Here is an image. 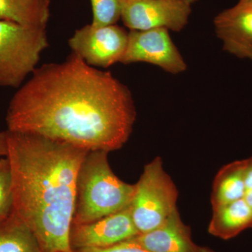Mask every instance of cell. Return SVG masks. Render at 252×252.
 <instances>
[{"mask_svg": "<svg viewBox=\"0 0 252 252\" xmlns=\"http://www.w3.org/2000/svg\"><path fill=\"white\" fill-rule=\"evenodd\" d=\"M172 1H180V2L185 3V4L192 5L196 2L198 0H172Z\"/></svg>", "mask_w": 252, "mask_h": 252, "instance_id": "cell-22", "label": "cell"}, {"mask_svg": "<svg viewBox=\"0 0 252 252\" xmlns=\"http://www.w3.org/2000/svg\"><path fill=\"white\" fill-rule=\"evenodd\" d=\"M128 43V32L117 25L78 29L68 41L72 52L92 67L107 68L120 63Z\"/></svg>", "mask_w": 252, "mask_h": 252, "instance_id": "cell-6", "label": "cell"}, {"mask_svg": "<svg viewBox=\"0 0 252 252\" xmlns=\"http://www.w3.org/2000/svg\"><path fill=\"white\" fill-rule=\"evenodd\" d=\"M214 25L225 51L252 61V4L239 1L217 15Z\"/></svg>", "mask_w": 252, "mask_h": 252, "instance_id": "cell-10", "label": "cell"}, {"mask_svg": "<svg viewBox=\"0 0 252 252\" xmlns=\"http://www.w3.org/2000/svg\"><path fill=\"white\" fill-rule=\"evenodd\" d=\"M240 2L252 3V0H240Z\"/></svg>", "mask_w": 252, "mask_h": 252, "instance_id": "cell-23", "label": "cell"}, {"mask_svg": "<svg viewBox=\"0 0 252 252\" xmlns=\"http://www.w3.org/2000/svg\"><path fill=\"white\" fill-rule=\"evenodd\" d=\"M109 152L89 151L76 182L72 225L92 223L130 206L135 185L121 180L109 165Z\"/></svg>", "mask_w": 252, "mask_h": 252, "instance_id": "cell-3", "label": "cell"}, {"mask_svg": "<svg viewBox=\"0 0 252 252\" xmlns=\"http://www.w3.org/2000/svg\"><path fill=\"white\" fill-rule=\"evenodd\" d=\"M246 193L245 160L227 164L220 169L214 180L212 209L244 198Z\"/></svg>", "mask_w": 252, "mask_h": 252, "instance_id": "cell-13", "label": "cell"}, {"mask_svg": "<svg viewBox=\"0 0 252 252\" xmlns=\"http://www.w3.org/2000/svg\"><path fill=\"white\" fill-rule=\"evenodd\" d=\"M49 45L46 27L0 20V86L21 87Z\"/></svg>", "mask_w": 252, "mask_h": 252, "instance_id": "cell-4", "label": "cell"}, {"mask_svg": "<svg viewBox=\"0 0 252 252\" xmlns=\"http://www.w3.org/2000/svg\"><path fill=\"white\" fill-rule=\"evenodd\" d=\"M51 0H0V20L46 27Z\"/></svg>", "mask_w": 252, "mask_h": 252, "instance_id": "cell-14", "label": "cell"}, {"mask_svg": "<svg viewBox=\"0 0 252 252\" xmlns=\"http://www.w3.org/2000/svg\"><path fill=\"white\" fill-rule=\"evenodd\" d=\"M14 210L12 176L7 157L0 158V220L7 218Z\"/></svg>", "mask_w": 252, "mask_h": 252, "instance_id": "cell-17", "label": "cell"}, {"mask_svg": "<svg viewBox=\"0 0 252 252\" xmlns=\"http://www.w3.org/2000/svg\"><path fill=\"white\" fill-rule=\"evenodd\" d=\"M127 240L150 252H215L194 243L177 210L156 229Z\"/></svg>", "mask_w": 252, "mask_h": 252, "instance_id": "cell-11", "label": "cell"}, {"mask_svg": "<svg viewBox=\"0 0 252 252\" xmlns=\"http://www.w3.org/2000/svg\"><path fill=\"white\" fill-rule=\"evenodd\" d=\"M91 2L93 26L101 27L116 25L122 18L125 0H91Z\"/></svg>", "mask_w": 252, "mask_h": 252, "instance_id": "cell-16", "label": "cell"}, {"mask_svg": "<svg viewBox=\"0 0 252 252\" xmlns=\"http://www.w3.org/2000/svg\"><path fill=\"white\" fill-rule=\"evenodd\" d=\"M7 131L0 132V157H7Z\"/></svg>", "mask_w": 252, "mask_h": 252, "instance_id": "cell-20", "label": "cell"}, {"mask_svg": "<svg viewBox=\"0 0 252 252\" xmlns=\"http://www.w3.org/2000/svg\"><path fill=\"white\" fill-rule=\"evenodd\" d=\"M178 190L165 171L161 158L145 165L130 204L131 213L140 234L161 225L177 208Z\"/></svg>", "mask_w": 252, "mask_h": 252, "instance_id": "cell-5", "label": "cell"}, {"mask_svg": "<svg viewBox=\"0 0 252 252\" xmlns=\"http://www.w3.org/2000/svg\"><path fill=\"white\" fill-rule=\"evenodd\" d=\"M250 4H252V3H250Z\"/></svg>", "mask_w": 252, "mask_h": 252, "instance_id": "cell-24", "label": "cell"}, {"mask_svg": "<svg viewBox=\"0 0 252 252\" xmlns=\"http://www.w3.org/2000/svg\"><path fill=\"white\" fill-rule=\"evenodd\" d=\"M139 234L128 206L92 223L72 225L70 244L73 250L109 248Z\"/></svg>", "mask_w": 252, "mask_h": 252, "instance_id": "cell-9", "label": "cell"}, {"mask_svg": "<svg viewBox=\"0 0 252 252\" xmlns=\"http://www.w3.org/2000/svg\"><path fill=\"white\" fill-rule=\"evenodd\" d=\"M245 200H246L247 203H248L249 206L251 207L252 210V189H250V190H248L247 191L246 194H245Z\"/></svg>", "mask_w": 252, "mask_h": 252, "instance_id": "cell-21", "label": "cell"}, {"mask_svg": "<svg viewBox=\"0 0 252 252\" xmlns=\"http://www.w3.org/2000/svg\"><path fill=\"white\" fill-rule=\"evenodd\" d=\"M124 64L147 63L161 68L172 74L187 70V64L165 28L148 31H130Z\"/></svg>", "mask_w": 252, "mask_h": 252, "instance_id": "cell-7", "label": "cell"}, {"mask_svg": "<svg viewBox=\"0 0 252 252\" xmlns=\"http://www.w3.org/2000/svg\"><path fill=\"white\" fill-rule=\"evenodd\" d=\"M0 252H41L32 232L14 212L0 220Z\"/></svg>", "mask_w": 252, "mask_h": 252, "instance_id": "cell-15", "label": "cell"}, {"mask_svg": "<svg viewBox=\"0 0 252 252\" xmlns=\"http://www.w3.org/2000/svg\"><path fill=\"white\" fill-rule=\"evenodd\" d=\"M7 131L13 212L41 252H74L70 244L79 167L89 151L44 136Z\"/></svg>", "mask_w": 252, "mask_h": 252, "instance_id": "cell-2", "label": "cell"}, {"mask_svg": "<svg viewBox=\"0 0 252 252\" xmlns=\"http://www.w3.org/2000/svg\"><path fill=\"white\" fill-rule=\"evenodd\" d=\"M245 180L248 191L252 189V157L245 160Z\"/></svg>", "mask_w": 252, "mask_h": 252, "instance_id": "cell-19", "label": "cell"}, {"mask_svg": "<svg viewBox=\"0 0 252 252\" xmlns=\"http://www.w3.org/2000/svg\"><path fill=\"white\" fill-rule=\"evenodd\" d=\"M136 120L128 88L72 53L36 67L10 101L7 130L110 152L128 140Z\"/></svg>", "mask_w": 252, "mask_h": 252, "instance_id": "cell-1", "label": "cell"}, {"mask_svg": "<svg viewBox=\"0 0 252 252\" xmlns=\"http://www.w3.org/2000/svg\"><path fill=\"white\" fill-rule=\"evenodd\" d=\"M212 210L208 232L213 236L229 240L252 228V210L245 198Z\"/></svg>", "mask_w": 252, "mask_h": 252, "instance_id": "cell-12", "label": "cell"}, {"mask_svg": "<svg viewBox=\"0 0 252 252\" xmlns=\"http://www.w3.org/2000/svg\"><path fill=\"white\" fill-rule=\"evenodd\" d=\"M191 5L172 0H125L122 19L130 31L165 28L180 32L188 23Z\"/></svg>", "mask_w": 252, "mask_h": 252, "instance_id": "cell-8", "label": "cell"}, {"mask_svg": "<svg viewBox=\"0 0 252 252\" xmlns=\"http://www.w3.org/2000/svg\"><path fill=\"white\" fill-rule=\"evenodd\" d=\"M74 252H150L138 245L126 240L114 246L105 248H81L74 250Z\"/></svg>", "mask_w": 252, "mask_h": 252, "instance_id": "cell-18", "label": "cell"}]
</instances>
